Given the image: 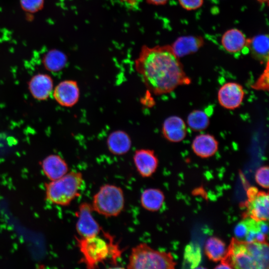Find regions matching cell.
<instances>
[{"mask_svg": "<svg viewBox=\"0 0 269 269\" xmlns=\"http://www.w3.org/2000/svg\"><path fill=\"white\" fill-rule=\"evenodd\" d=\"M162 133L169 141L177 142L183 140L187 134L184 121L176 116L167 118L162 124Z\"/></svg>", "mask_w": 269, "mask_h": 269, "instance_id": "5bb4252c", "label": "cell"}, {"mask_svg": "<svg viewBox=\"0 0 269 269\" xmlns=\"http://www.w3.org/2000/svg\"><path fill=\"white\" fill-rule=\"evenodd\" d=\"M248 39L240 30L232 28L225 31L222 36L221 44L227 52L236 53L247 47Z\"/></svg>", "mask_w": 269, "mask_h": 269, "instance_id": "e0dca14e", "label": "cell"}, {"mask_svg": "<svg viewBox=\"0 0 269 269\" xmlns=\"http://www.w3.org/2000/svg\"><path fill=\"white\" fill-rule=\"evenodd\" d=\"M192 148L197 156L207 158L213 156L217 151L218 142L210 134H200L193 139Z\"/></svg>", "mask_w": 269, "mask_h": 269, "instance_id": "ac0fdd59", "label": "cell"}, {"mask_svg": "<svg viewBox=\"0 0 269 269\" xmlns=\"http://www.w3.org/2000/svg\"><path fill=\"white\" fill-rule=\"evenodd\" d=\"M67 61L66 55L56 49L49 50L44 55L42 59L44 68L52 72L61 71L66 66Z\"/></svg>", "mask_w": 269, "mask_h": 269, "instance_id": "7402d4cb", "label": "cell"}, {"mask_svg": "<svg viewBox=\"0 0 269 269\" xmlns=\"http://www.w3.org/2000/svg\"><path fill=\"white\" fill-rule=\"evenodd\" d=\"M266 69L257 81L253 84V88L256 90H268L269 89V61L267 62Z\"/></svg>", "mask_w": 269, "mask_h": 269, "instance_id": "83f0119b", "label": "cell"}, {"mask_svg": "<svg viewBox=\"0 0 269 269\" xmlns=\"http://www.w3.org/2000/svg\"><path fill=\"white\" fill-rule=\"evenodd\" d=\"M250 218L246 219L245 220L238 223L234 229V234L239 240L244 241V239L250 228Z\"/></svg>", "mask_w": 269, "mask_h": 269, "instance_id": "f1b7e54d", "label": "cell"}, {"mask_svg": "<svg viewBox=\"0 0 269 269\" xmlns=\"http://www.w3.org/2000/svg\"><path fill=\"white\" fill-rule=\"evenodd\" d=\"M267 238L266 234L263 233L261 231L257 232L256 236V242L260 243H264L266 242V239Z\"/></svg>", "mask_w": 269, "mask_h": 269, "instance_id": "1f68e13d", "label": "cell"}, {"mask_svg": "<svg viewBox=\"0 0 269 269\" xmlns=\"http://www.w3.org/2000/svg\"><path fill=\"white\" fill-rule=\"evenodd\" d=\"M247 47L254 58L262 62L269 61V40L268 34H259L248 38Z\"/></svg>", "mask_w": 269, "mask_h": 269, "instance_id": "d6986e66", "label": "cell"}, {"mask_svg": "<svg viewBox=\"0 0 269 269\" xmlns=\"http://www.w3.org/2000/svg\"><path fill=\"white\" fill-rule=\"evenodd\" d=\"M52 77L46 74L38 73L28 82V88L31 96L38 101L47 100L53 90Z\"/></svg>", "mask_w": 269, "mask_h": 269, "instance_id": "7c38bea8", "label": "cell"}, {"mask_svg": "<svg viewBox=\"0 0 269 269\" xmlns=\"http://www.w3.org/2000/svg\"><path fill=\"white\" fill-rule=\"evenodd\" d=\"M187 123L188 126L192 130L201 131L208 127L209 119L204 112L199 110H196L189 114Z\"/></svg>", "mask_w": 269, "mask_h": 269, "instance_id": "cb8c5ba5", "label": "cell"}, {"mask_svg": "<svg viewBox=\"0 0 269 269\" xmlns=\"http://www.w3.org/2000/svg\"><path fill=\"white\" fill-rule=\"evenodd\" d=\"M221 263L218 266L216 267V269H232L231 265L224 260L221 261Z\"/></svg>", "mask_w": 269, "mask_h": 269, "instance_id": "836d02e7", "label": "cell"}, {"mask_svg": "<svg viewBox=\"0 0 269 269\" xmlns=\"http://www.w3.org/2000/svg\"><path fill=\"white\" fill-rule=\"evenodd\" d=\"M134 163L138 174L143 178L149 177L157 169L158 160L153 150H136L133 156Z\"/></svg>", "mask_w": 269, "mask_h": 269, "instance_id": "8fae6325", "label": "cell"}, {"mask_svg": "<svg viewBox=\"0 0 269 269\" xmlns=\"http://www.w3.org/2000/svg\"><path fill=\"white\" fill-rule=\"evenodd\" d=\"M134 66L147 89L156 95L170 93L191 82L170 45L143 46Z\"/></svg>", "mask_w": 269, "mask_h": 269, "instance_id": "6da1fadb", "label": "cell"}, {"mask_svg": "<svg viewBox=\"0 0 269 269\" xmlns=\"http://www.w3.org/2000/svg\"><path fill=\"white\" fill-rule=\"evenodd\" d=\"M200 248L195 245L190 244L186 246L184 253V260L190 266L191 268H196L201 261Z\"/></svg>", "mask_w": 269, "mask_h": 269, "instance_id": "d4e9b609", "label": "cell"}, {"mask_svg": "<svg viewBox=\"0 0 269 269\" xmlns=\"http://www.w3.org/2000/svg\"><path fill=\"white\" fill-rule=\"evenodd\" d=\"M228 250L225 244L215 237L209 238L205 244L206 255L209 259L215 262L224 260L227 255Z\"/></svg>", "mask_w": 269, "mask_h": 269, "instance_id": "603a6c76", "label": "cell"}, {"mask_svg": "<svg viewBox=\"0 0 269 269\" xmlns=\"http://www.w3.org/2000/svg\"><path fill=\"white\" fill-rule=\"evenodd\" d=\"M245 92L242 85L236 82H229L224 84L218 92L220 105L228 110H234L242 104Z\"/></svg>", "mask_w": 269, "mask_h": 269, "instance_id": "9c48e42d", "label": "cell"}, {"mask_svg": "<svg viewBox=\"0 0 269 269\" xmlns=\"http://www.w3.org/2000/svg\"><path fill=\"white\" fill-rule=\"evenodd\" d=\"M105 239L99 235L87 238L75 236L78 248L82 254L80 263L84 264L89 269L98 268L101 264L109 259L116 263L121 256L122 251L113 238L104 233Z\"/></svg>", "mask_w": 269, "mask_h": 269, "instance_id": "7a4b0ae2", "label": "cell"}, {"mask_svg": "<svg viewBox=\"0 0 269 269\" xmlns=\"http://www.w3.org/2000/svg\"><path fill=\"white\" fill-rule=\"evenodd\" d=\"M20 4L26 12L35 13L43 7L44 0H20Z\"/></svg>", "mask_w": 269, "mask_h": 269, "instance_id": "484cf974", "label": "cell"}, {"mask_svg": "<svg viewBox=\"0 0 269 269\" xmlns=\"http://www.w3.org/2000/svg\"><path fill=\"white\" fill-rule=\"evenodd\" d=\"M125 204L123 189L116 185L106 184L94 195L91 205L94 212L110 218L119 216L123 211Z\"/></svg>", "mask_w": 269, "mask_h": 269, "instance_id": "5b68a950", "label": "cell"}, {"mask_svg": "<svg viewBox=\"0 0 269 269\" xmlns=\"http://www.w3.org/2000/svg\"><path fill=\"white\" fill-rule=\"evenodd\" d=\"M91 204L82 202L75 212L77 218L76 231L79 237L87 238L99 235L102 228L93 216Z\"/></svg>", "mask_w": 269, "mask_h": 269, "instance_id": "8992f818", "label": "cell"}, {"mask_svg": "<svg viewBox=\"0 0 269 269\" xmlns=\"http://www.w3.org/2000/svg\"><path fill=\"white\" fill-rule=\"evenodd\" d=\"M106 143L109 151L116 155L127 153L132 146L130 135L122 130H116L110 133L107 138Z\"/></svg>", "mask_w": 269, "mask_h": 269, "instance_id": "9a60e30c", "label": "cell"}, {"mask_svg": "<svg viewBox=\"0 0 269 269\" xmlns=\"http://www.w3.org/2000/svg\"><path fill=\"white\" fill-rule=\"evenodd\" d=\"M204 42L201 36H184L178 38L170 46L174 54L179 58L197 51Z\"/></svg>", "mask_w": 269, "mask_h": 269, "instance_id": "2e32d148", "label": "cell"}, {"mask_svg": "<svg viewBox=\"0 0 269 269\" xmlns=\"http://www.w3.org/2000/svg\"><path fill=\"white\" fill-rule=\"evenodd\" d=\"M164 198V195L160 189L150 188L142 191L140 202L143 209L148 211L155 212L161 208Z\"/></svg>", "mask_w": 269, "mask_h": 269, "instance_id": "ffe728a7", "label": "cell"}, {"mask_svg": "<svg viewBox=\"0 0 269 269\" xmlns=\"http://www.w3.org/2000/svg\"><path fill=\"white\" fill-rule=\"evenodd\" d=\"M147 2L149 4L160 5L165 4L168 0H146Z\"/></svg>", "mask_w": 269, "mask_h": 269, "instance_id": "d6a6232c", "label": "cell"}, {"mask_svg": "<svg viewBox=\"0 0 269 269\" xmlns=\"http://www.w3.org/2000/svg\"><path fill=\"white\" fill-rule=\"evenodd\" d=\"M228 249L227 255L223 260L228 262L232 268L258 269L256 262L246 248L245 242L233 239Z\"/></svg>", "mask_w": 269, "mask_h": 269, "instance_id": "ba28073f", "label": "cell"}, {"mask_svg": "<svg viewBox=\"0 0 269 269\" xmlns=\"http://www.w3.org/2000/svg\"><path fill=\"white\" fill-rule=\"evenodd\" d=\"M180 5L187 10H195L200 8L204 0H178Z\"/></svg>", "mask_w": 269, "mask_h": 269, "instance_id": "f546056e", "label": "cell"}, {"mask_svg": "<svg viewBox=\"0 0 269 269\" xmlns=\"http://www.w3.org/2000/svg\"><path fill=\"white\" fill-rule=\"evenodd\" d=\"M258 225L260 231L267 235L268 234V226L265 221H258Z\"/></svg>", "mask_w": 269, "mask_h": 269, "instance_id": "4dcf8cb0", "label": "cell"}, {"mask_svg": "<svg viewBox=\"0 0 269 269\" xmlns=\"http://www.w3.org/2000/svg\"><path fill=\"white\" fill-rule=\"evenodd\" d=\"M53 90L55 100L62 107H72L79 101L80 89L77 82L74 80L62 81Z\"/></svg>", "mask_w": 269, "mask_h": 269, "instance_id": "30bf717a", "label": "cell"}, {"mask_svg": "<svg viewBox=\"0 0 269 269\" xmlns=\"http://www.w3.org/2000/svg\"><path fill=\"white\" fill-rule=\"evenodd\" d=\"M246 243V242H245ZM246 248L256 263L258 269L269 268V246L267 243H246Z\"/></svg>", "mask_w": 269, "mask_h": 269, "instance_id": "44dd1931", "label": "cell"}, {"mask_svg": "<svg viewBox=\"0 0 269 269\" xmlns=\"http://www.w3.org/2000/svg\"><path fill=\"white\" fill-rule=\"evenodd\" d=\"M175 266L170 253L155 250L146 243H140L132 249L127 268L169 269Z\"/></svg>", "mask_w": 269, "mask_h": 269, "instance_id": "277c9868", "label": "cell"}, {"mask_svg": "<svg viewBox=\"0 0 269 269\" xmlns=\"http://www.w3.org/2000/svg\"><path fill=\"white\" fill-rule=\"evenodd\" d=\"M40 165L43 173L50 181L62 177L69 170L66 161L61 156L55 154L45 157L41 161Z\"/></svg>", "mask_w": 269, "mask_h": 269, "instance_id": "4fadbf2b", "label": "cell"}, {"mask_svg": "<svg viewBox=\"0 0 269 269\" xmlns=\"http://www.w3.org/2000/svg\"><path fill=\"white\" fill-rule=\"evenodd\" d=\"M269 171L268 166H262L257 170L255 174V179L258 184L265 188H269Z\"/></svg>", "mask_w": 269, "mask_h": 269, "instance_id": "4316f807", "label": "cell"}, {"mask_svg": "<svg viewBox=\"0 0 269 269\" xmlns=\"http://www.w3.org/2000/svg\"><path fill=\"white\" fill-rule=\"evenodd\" d=\"M84 184L81 172H68L62 177L45 184L46 199L56 205L68 206L81 195Z\"/></svg>", "mask_w": 269, "mask_h": 269, "instance_id": "3957f363", "label": "cell"}, {"mask_svg": "<svg viewBox=\"0 0 269 269\" xmlns=\"http://www.w3.org/2000/svg\"><path fill=\"white\" fill-rule=\"evenodd\" d=\"M248 200L246 203L247 207L246 217L259 221L269 219V195L263 191H258L255 187H251L248 191Z\"/></svg>", "mask_w": 269, "mask_h": 269, "instance_id": "52a82bcc", "label": "cell"}, {"mask_svg": "<svg viewBox=\"0 0 269 269\" xmlns=\"http://www.w3.org/2000/svg\"><path fill=\"white\" fill-rule=\"evenodd\" d=\"M258 2L261 3H267L268 4L269 3V0H256Z\"/></svg>", "mask_w": 269, "mask_h": 269, "instance_id": "e575fe53", "label": "cell"}]
</instances>
